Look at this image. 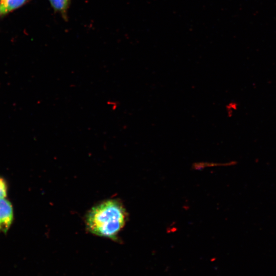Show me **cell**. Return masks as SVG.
I'll return each mask as SVG.
<instances>
[{
  "label": "cell",
  "mask_w": 276,
  "mask_h": 276,
  "mask_svg": "<svg viewBox=\"0 0 276 276\" xmlns=\"http://www.w3.org/2000/svg\"><path fill=\"white\" fill-rule=\"evenodd\" d=\"M127 217L123 204L117 199H109L95 205L85 217L89 232L98 236L117 240Z\"/></svg>",
  "instance_id": "1"
},
{
  "label": "cell",
  "mask_w": 276,
  "mask_h": 276,
  "mask_svg": "<svg viewBox=\"0 0 276 276\" xmlns=\"http://www.w3.org/2000/svg\"><path fill=\"white\" fill-rule=\"evenodd\" d=\"M13 219V208L5 198L0 199V231L6 233Z\"/></svg>",
  "instance_id": "2"
},
{
  "label": "cell",
  "mask_w": 276,
  "mask_h": 276,
  "mask_svg": "<svg viewBox=\"0 0 276 276\" xmlns=\"http://www.w3.org/2000/svg\"><path fill=\"white\" fill-rule=\"evenodd\" d=\"M26 0H0V12L7 13L21 6Z\"/></svg>",
  "instance_id": "3"
},
{
  "label": "cell",
  "mask_w": 276,
  "mask_h": 276,
  "mask_svg": "<svg viewBox=\"0 0 276 276\" xmlns=\"http://www.w3.org/2000/svg\"><path fill=\"white\" fill-rule=\"evenodd\" d=\"M49 1L55 9L63 11L66 9L69 0H49Z\"/></svg>",
  "instance_id": "4"
},
{
  "label": "cell",
  "mask_w": 276,
  "mask_h": 276,
  "mask_svg": "<svg viewBox=\"0 0 276 276\" xmlns=\"http://www.w3.org/2000/svg\"><path fill=\"white\" fill-rule=\"evenodd\" d=\"M7 187L5 180L0 177V199L5 198L7 196Z\"/></svg>",
  "instance_id": "5"
}]
</instances>
